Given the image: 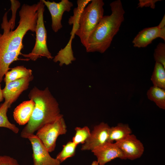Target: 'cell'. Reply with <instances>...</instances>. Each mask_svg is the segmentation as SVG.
I'll return each instance as SVG.
<instances>
[{"label":"cell","instance_id":"6da1fadb","mask_svg":"<svg viewBox=\"0 0 165 165\" xmlns=\"http://www.w3.org/2000/svg\"><path fill=\"white\" fill-rule=\"evenodd\" d=\"M38 4L32 5L24 4L19 12V24L14 31L7 19L8 12L3 16L1 27L3 30L0 34V52L21 51L23 48V38L26 33L30 31L35 32L38 19Z\"/></svg>","mask_w":165,"mask_h":165},{"label":"cell","instance_id":"7a4b0ae2","mask_svg":"<svg viewBox=\"0 0 165 165\" xmlns=\"http://www.w3.org/2000/svg\"><path fill=\"white\" fill-rule=\"evenodd\" d=\"M28 96L35 102V105L30 120L23 129L20 136L28 138L44 125L52 122L63 116L59 104L48 87L43 90L35 86Z\"/></svg>","mask_w":165,"mask_h":165},{"label":"cell","instance_id":"3957f363","mask_svg":"<svg viewBox=\"0 0 165 165\" xmlns=\"http://www.w3.org/2000/svg\"><path fill=\"white\" fill-rule=\"evenodd\" d=\"M110 6L111 15L103 16L88 37L85 48L87 52L104 53L110 46L124 20L125 12L121 1H113Z\"/></svg>","mask_w":165,"mask_h":165},{"label":"cell","instance_id":"277c9868","mask_svg":"<svg viewBox=\"0 0 165 165\" xmlns=\"http://www.w3.org/2000/svg\"><path fill=\"white\" fill-rule=\"evenodd\" d=\"M104 4L102 0H92L81 13L75 35L85 48L89 36L104 16Z\"/></svg>","mask_w":165,"mask_h":165},{"label":"cell","instance_id":"5b68a950","mask_svg":"<svg viewBox=\"0 0 165 165\" xmlns=\"http://www.w3.org/2000/svg\"><path fill=\"white\" fill-rule=\"evenodd\" d=\"M38 4V19L35 31L36 40L35 46L31 53L28 54H21L24 57L32 61H35L42 57H46L49 59H52L53 58L47 45V31L43 18L45 6L42 0Z\"/></svg>","mask_w":165,"mask_h":165},{"label":"cell","instance_id":"8992f818","mask_svg":"<svg viewBox=\"0 0 165 165\" xmlns=\"http://www.w3.org/2000/svg\"><path fill=\"white\" fill-rule=\"evenodd\" d=\"M67 132V126L63 115L42 127L37 131L35 135L50 152L54 150L58 137L65 134Z\"/></svg>","mask_w":165,"mask_h":165},{"label":"cell","instance_id":"52a82bcc","mask_svg":"<svg viewBox=\"0 0 165 165\" xmlns=\"http://www.w3.org/2000/svg\"><path fill=\"white\" fill-rule=\"evenodd\" d=\"M32 149L33 165H60L61 163L56 158H52L40 140L35 134L28 138Z\"/></svg>","mask_w":165,"mask_h":165},{"label":"cell","instance_id":"ba28073f","mask_svg":"<svg viewBox=\"0 0 165 165\" xmlns=\"http://www.w3.org/2000/svg\"><path fill=\"white\" fill-rule=\"evenodd\" d=\"M49 10L51 17L53 30L57 32L62 27L61 20L65 12H69L73 4L68 0H61L59 2L42 0Z\"/></svg>","mask_w":165,"mask_h":165},{"label":"cell","instance_id":"9c48e42d","mask_svg":"<svg viewBox=\"0 0 165 165\" xmlns=\"http://www.w3.org/2000/svg\"><path fill=\"white\" fill-rule=\"evenodd\" d=\"M110 127L103 122L94 126L90 136L82 145L81 150L92 151L108 142Z\"/></svg>","mask_w":165,"mask_h":165},{"label":"cell","instance_id":"30bf717a","mask_svg":"<svg viewBox=\"0 0 165 165\" xmlns=\"http://www.w3.org/2000/svg\"><path fill=\"white\" fill-rule=\"evenodd\" d=\"M32 75L18 79L5 84L2 90L5 101L11 106L17 99L22 93L28 89L30 82L33 79Z\"/></svg>","mask_w":165,"mask_h":165},{"label":"cell","instance_id":"8fae6325","mask_svg":"<svg viewBox=\"0 0 165 165\" xmlns=\"http://www.w3.org/2000/svg\"><path fill=\"white\" fill-rule=\"evenodd\" d=\"M115 143L122 152L126 159L133 160L139 158L144 151L143 145L133 134H131L123 140Z\"/></svg>","mask_w":165,"mask_h":165},{"label":"cell","instance_id":"7c38bea8","mask_svg":"<svg viewBox=\"0 0 165 165\" xmlns=\"http://www.w3.org/2000/svg\"><path fill=\"white\" fill-rule=\"evenodd\" d=\"M97 159L99 165L107 163L116 158L126 160L123 152L116 143L107 142L91 151Z\"/></svg>","mask_w":165,"mask_h":165},{"label":"cell","instance_id":"4fadbf2b","mask_svg":"<svg viewBox=\"0 0 165 165\" xmlns=\"http://www.w3.org/2000/svg\"><path fill=\"white\" fill-rule=\"evenodd\" d=\"M160 29L157 26L146 28L140 31L134 37L132 43L134 47L144 48L160 38Z\"/></svg>","mask_w":165,"mask_h":165},{"label":"cell","instance_id":"5bb4252c","mask_svg":"<svg viewBox=\"0 0 165 165\" xmlns=\"http://www.w3.org/2000/svg\"><path fill=\"white\" fill-rule=\"evenodd\" d=\"M35 103L31 99L23 102L14 109V119L19 125L27 124L29 121L34 108Z\"/></svg>","mask_w":165,"mask_h":165},{"label":"cell","instance_id":"9a60e30c","mask_svg":"<svg viewBox=\"0 0 165 165\" xmlns=\"http://www.w3.org/2000/svg\"><path fill=\"white\" fill-rule=\"evenodd\" d=\"M21 51L3 52H0V82L3 79V77L10 69L9 66L13 62L19 60H29L18 58L19 55H21Z\"/></svg>","mask_w":165,"mask_h":165},{"label":"cell","instance_id":"2e32d148","mask_svg":"<svg viewBox=\"0 0 165 165\" xmlns=\"http://www.w3.org/2000/svg\"><path fill=\"white\" fill-rule=\"evenodd\" d=\"M131 128L128 124L119 123L115 127H110L108 142L121 141L132 134Z\"/></svg>","mask_w":165,"mask_h":165},{"label":"cell","instance_id":"e0dca14e","mask_svg":"<svg viewBox=\"0 0 165 165\" xmlns=\"http://www.w3.org/2000/svg\"><path fill=\"white\" fill-rule=\"evenodd\" d=\"M32 75V71L24 66H19L11 69L5 75L4 81L6 84L9 82Z\"/></svg>","mask_w":165,"mask_h":165},{"label":"cell","instance_id":"ac0fdd59","mask_svg":"<svg viewBox=\"0 0 165 165\" xmlns=\"http://www.w3.org/2000/svg\"><path fill=\"white\" fill-rule=\"evenodd\" d=\"M147 95L159 108L165 109V89L153 86L147 91Z\"/></svg>","mask_w":165,"mask_h":165},{"label":"cell","instance_id":"d6986e66","mask_svg":"<svg viewBox=\"0 0 165 165\" xmlns=\"http://www.w3.org/2000/svg\"><path fill=\"white\" fill-rule=\"evenodd\" d=\"M151 80L153 86L165 89V68L160 64L156 62Z\"/></svg>","mask_w":165,"mask_h":165},{"label":"cell","instance_id":"ffe728a7","mask_svg":"<svg viewBox=\"0 0 165 165\" xmlns=\"http://www.w3.org/2000/svg\"><path fill=\"white\" fill-rule=\"evenodd\" d=\"M10 107L9 103L5 101L0 106V127L8 128L14 133L17 134L19 130V128L10 123L7 116L8 109Z\"/></svg>","mask_w":165,"mask_h":165},{"label":"cell","instance_id":"44dd1931","mask_svg":"<svg viewBox=\"0 0 165 165\" xmlns=\"http://www.w3.org/2000/svg\"><path fill=\"white\" fill-rule=\"evenodd\" d=\"M77 145L72 141H70L63 146L62 151L57 155L56 159L61 163L67 159L74 156Z\"/></svg>","mask_w":165,"mask_h":165},{"label":"cell","instance_id":"7402d4cb","mask_svg":"<svg viewBox=\"0 0 165 165\" xmlns=\"http://www.w3.org/2000/svg\"><path fill=\"white\" fill-rule=\"evenodd\" d=\"M75 130V133L72 138V141L77 145L80 143L83 144L90 135V130L87 126L82 128L77 127Z\"/></svg>","mask_w":165,"mask_h":165},{"label":"cell","instance_id":"603a6c76","mask_svg":"<svg viewBox=\"0 0 165 165\" xmlns=\"http://www.w3.org/2000/svg\"><path fill=\"white\" fill-rule=\"evenodd\" d=\"M153 57L156 62L161 64L165 68V44L160 42L155 49Z\"/></svg>","mask_w":165,"mask_h":165},{"label":"cell","instance_id":"cb8c5ba5","mask_svg":"<svg viewBox=\"0 0 165 165\" xmlns=\"http://www.w3.org/2000/svg\"><path fill=\"white\" fill-rule=\"evenodd\" d=\"M11 3V9L12 10V16L9 20L11 25V29H13L15 26V21L16 18V10L20 6L19 2L16 0H10Z\"/></svg>","mask_w":165,"mask_h":165},{"label":"cell","instance_id":"d4e9b609","mask_svg":"<svg viewBox=\"0 0 165 165\" xmlns=\"http://www.w3.org/2000/svg\"><path fill=\"white\" fill-rule=\"evenodd\" d=\"M0 165H20L17 160L7 156H0Z\"/></svg>","mask_w":165,"mask_h":165},{"label":"cell","instance_id":"484cf974","mask_svg":"<svg viewBox=\"0 0 165 165\" xmlns=\"http://www.w3.org/2000/svg\"><path fill=\"white\" fill-rule=\"evenodd\" d=\"M161 1L159 0H139L138 4V7L142 8L144 7H150L151 8L154 9L155 7V3L157 2Z\"/></svg>","mask_w":165,"mask_h":165},{"label":"cell","instance_id":"4316f807","mask_svg":"<svg viewBox=\"0 0 165 165\" xmlns=\"http://www.w3.org/2000/svg\"><path fill=\"white\" fill-rule=\"evenodd\" d=\"M158 27L159 29H161L165 27V15H164L162 20L160 23Z\"/></svg>","mask_w":165,"mask_h":165},{"label":"cell","instance_id":"83f0119b","mask_svg":"<svg viewBox=\"0 0 165 165\" xmlns=\"http://www.w3.org/2000/svg\"><path fill=\"white\" fill-rule=\"evenodd\" d=\"M160 38L165 40V27L160 29Z\"/></svg>","mask_w":165,"mask_h":165},{"label":"cell","instance_id":"f1b7e54d","mask_svg":"<svg viewBox=\"0 0 165 165\" xmlns=\"http://www.w3.org/2000/svg\"><path fill=\"white\" fill-rule=\"evenodd\" d=\"M3 98L2 90L1 89V84H0V102L3 101Z\"/></svg>","mask_w":165,"mask_h":165},{"label":"cell","instance_id":"f546056e","mask_svg":"<svg viewBox=\"0 0 165 165\" xmlns=\"http://www.w3.org/2000/svg\"><path fill=\"white\" fill-rule=\"evenodd\" d=\"M91 165H99L97 161L95 160L93 161Z\"/></svg>","mask_w":165,"mask_h":165}]
</instances>
